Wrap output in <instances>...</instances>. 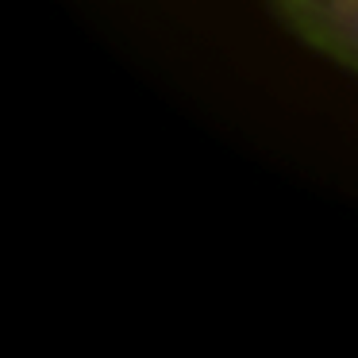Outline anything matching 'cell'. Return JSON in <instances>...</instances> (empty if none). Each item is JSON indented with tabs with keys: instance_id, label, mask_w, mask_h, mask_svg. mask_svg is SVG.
<instances>
[{
	"instance_id": "6da1fadb",
	"label": "cell",
	"mask_w": 358,
	"mask_h": 358,
	"mask_svg": "<svg viewBox=\"0 0 358 358\" xmlns=\"http://www.w3.org/2000/svg\"><path fill=\"white\" fill-rule=\"evenodd\" d=\"M278 4L316 50L358 70V0H278Z\"/></svg>"
}]
</instances>
